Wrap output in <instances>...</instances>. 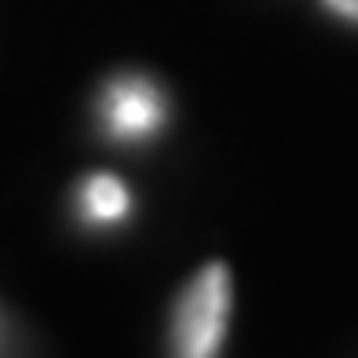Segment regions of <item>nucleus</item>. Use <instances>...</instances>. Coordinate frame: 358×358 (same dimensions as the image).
<instances>
[{"label": "nucleus", "instance_id": "nucleus-1", "mask_svg": "<svg viewBox=\"0 0 358 358\" xmlns=\"http://www.w3.org/2000/svg\"><path fill=\"white\" fill-rule=\"evenodd\" d=\"M227 315H231V271L223 264H208L194 274L183 289L172 318V344L179 355L205 358L223 344Z\"/></svg>", "mask_w": 358, "mask_h": 358}, {"label": "nucleus", "instance_id": "nucleus-2", "mask_svg": "<svg viewBox=\"0 0 358 358\" xmlns=\"http://www.w3.org/2000/svg\"><path fill=\"white\" fill-rule=\"evenodd\" d=\"M99 117L113 139H150L165 124V95L150 77H113L99 95Z\"/></svg>", "mask_w": 358, "mask_h": 358}, {"label": "nucleus", "instance_id": "nucleus-3", "mask_svg": "<svg viewBox=\"0 0 358 358\" xmlns=\"http://www.w3.org/2000/svg\"><path fill=\"white\" fill-rule=\"evenodd\" d=\"M77 205H80V213H85L88 223H121L132 213V198H128L124 183L106 176V172H95L80 183Z\"/></svg>", "mask_w": 358, "mask_h": 358}, {"label": "nucleus", "instance_id": "nucleus-4", "mask_svg": "<svg viewBox=\"0 0 358 358\" xmlns=\"http://www.w3.org/2000/svg\"><path fill=\"white\" fill-rule=\"evenodd\" d=\"M325 8L344 15V19H351V22H358V0H325Z\"/></svg>", "mask_w": 358, "mask_h": 358}]
</instances>
